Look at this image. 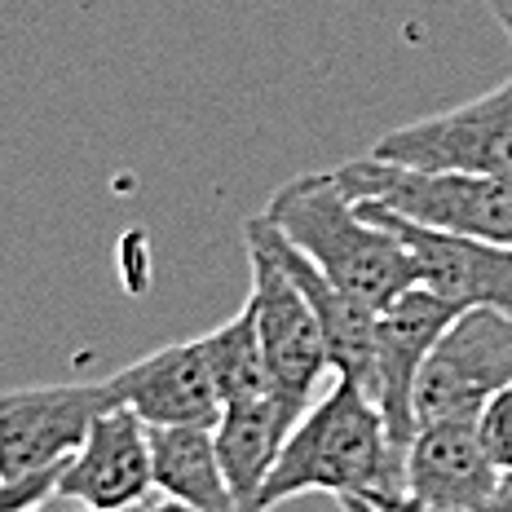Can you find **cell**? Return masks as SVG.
<instances>
[{
  "mask_svg": "<svg viewBox=\"0 0 512 512\" xmlns=\"http://www.w3.org/2000/svg\"><path fill=\"white\" fill-rule=\"evenodd\" d=\"M296 495H354L380 512H424L407 495V451L393 446L380 407L349 380H336L287 433L261 508Z\"/></svg>",
  "mask_w": 512,
  "mask_h": 512,
  "instance_id": "cell-1",
  "label": "cell"
},
{
  "mask_svg": "<svg viewBox=\"0 0 512 512\" xmlns=\"http://www.w3.org/2000/svg\"><path fill=\"white\" fill-rule=\"evenodd\" d=\"M292 248H301L340 292L358 296L367 309H389L415 287V265L402 239L340 186L336 173H305L279 186L265 204Z\"/></svg>",
  "mask_w": 512,
  "mask_h": 512,
  "instance_id": "cell-2",
  "label": "cell"
},
{
  "mask_svg": "<svg viewBox=\"0 0 512 512\" xmlns=\"http://www.w3.org/2000/svg\"><path fill=\"white\" fill-rule=\"evenodd\" d=\"M336 177L354 199L393 212L411 226L512 248V181L473 173H424V168L384 164L376 155L340 164Z\"/></svg>",
  "mask_w": 512,
  "mask_h": 512,
  "instance_id": "cell-3",
  "label": "cell"
},
{
  "mask_svg": "<svg viewBox=\"0 0 512 512\" xmlns=\"http://www.w3.org/2000/svg\"><path fill=\"white\" fill-rule=\"evenodd\" d=\"M248 243V265H252V292L248 305L256 314V332H261V354L270 371V398L279 407L287 433L301 424V415L318 402V384L332 376V354L318 332V318L301 287L287 279L274 248L265 243L256 217L243 226Z\"/></svg>",
  "mask_w": 512,
  "mask_h": 512,
  "instance_id": "cell-4",
  "label": "cell"
},
{
  "mask_svg": "<svg viewBox=\"0 0 512 512\" xmlns=\"http://www.w3.org/2000/svg\"><path fill=\"white\" fill-rule=\"evenodd\" d=\"M367 155L384 159V164L424 168V173H473L512 181V76L473 102L389 128L371 142Z\"/></svg>",
  "mask_w": 512,
  "mask_h": 512,
  "instance_id": "cell-5",
  "label": "cell"
},
{
  "mask_svg": "<svg viewBox=\"0 0 512 512\" xmlns=\"http://www.w3.org/2000/svg\"><path fill=\"white\" fill-rule=\"evenodd\" d=\"M512 384V318L499 309H464L442 332L415 380V429L473 420Z\"/></svg>",
  "mask_w": 512,
  "mask_h": 512,
  "instance_id": "cell-6",
  "label": "cell"
},
{
  "mask_svg": "<svg viewBox=\"0 0 512 512\" xmlns=\"http://www.w3.org/2000/svg\"><path fill=\"white\" fill-rule=\"evenodd\" d=\"M115 407L106 380L27 384L0 393V482L62 468L84 446L98 415Z\"/></svg>",
  "mask_w": 512,
  "mask_h": 512,
  "instance_id": "cell-7",
  "label": "cell"
},
{
  "mask_svg": "<svg viewBox=\"0 0 512 512\" xmlns=\"http://www.w3.org/2000/svg\"><path fill=\"white\" fill-rule=\"evenodd\" d=\"M362 204V199H358ZM367 217L389 226L402 239L411 265H415V287L442 296L455 309H499L512 318V248L508 243H486V239H460V234L424 230L411 221L393 217L376 204H362Z\"/></svg>",
  "mask_w": 512,
  "mask_h": 512,
  "instance_id": "cell-8",
  "label": "cell"
},
{
  "mask_svg": "<svg viewBox=\"0 0 512 512\" xmlns=\"http://www.w3.org/2000/svg\"><path fill=\"white\" fill-rule=\"evenodd\" d=\"M455 314L464 309L424 287L402 292L389 309L376 314V407L398 451H407L415 437V380L424 371V358L455 323Z\"/></svg>",
  "mask_w": 512,
  "mask_h": 512,
  "instance_id": "cell-9",
  "label": "cell"
},
{
  "mask_svg": "<svg viewBox=\"0 0 512 512\" xmlns=\"http://www.w3.org/2000/svg\"><path fill=\"white\" fill-rule=\"evenodd\" d=\"M151 495V429L128 407H111L98 415L80 451L62 464L58 499H71L93 512H128Z\"/></svg>",
  "mask_w": 512,
  "mask_h": 512,
  "instance_id": "cell-10",
  "label": "cell"
},
{
  "mask_svg": "<svg viewBox=\"0 0 512 512\" xmlns=\"http://www.w3.org/2000/svg\"><path fill=\"white\" fill-rule=\"evenodd\" d=\"M115 407H128L146 429H212L221 398L199 340H177L106 376Z\"/></svg>",
  "mask_w": 512,
  "mask_h": 512,
  "instance_id": "cell-11",
  "label": "cell"
},
{
  "mask_svg": "<svg viewBox=\"0 0 512 512\" xmlns=\"http://www.w3.org/2000/svg\"><path fill=\"white\" fill-rule=\"evenodd\" d=\"M256 226H261L265 243L279 256L287 279L301 287V296L309 301V309H314L318 332H323L327 354H332V376L358 384V389L376 402V309H367L358 296L340 292L301 248H292V243L283 239L279 226H274L265 212L256 217Z\"/></svg>",
  "mask_w": 512,
  "mask_h": 512,
  "instance_id": "cell-12",
  "label": "cell"
},
{
  "mask_svg": "<svg viewBox=\"0 0 512 512\" xmlns=\"http://www.w3.org/2000/svg\"><path fill=\"white\" fill-rule=\"evenodd\" d=\"M499 468L490 464L473 420L415 429L407 446V495L424 512H482Z\"/></svg>",
  "mask_w": 512,
  "mask_h": 512,
  "instance_id": "cell-13",
  "label": "cell"
},
{
  "mask_svg": "<svg viewBox=\"0 0 512 512\" xmlns=\"http://www.w3.org/2000/svg\"><path fill=\"white\" fill-rule=\"evenodd\" d=\"M212 437H217L221 473H226L234 512H265L261 508L265 482H270L274 460H279L287 442V424L279 407H274V398L226 407L221 420L212 424Z\"/></svg>",
  "mask_w": 512,
  "mask_h": 512,
  "instance_id": "cell-14",
  "label": "cell"
},
{
  "mask_svg": "<svg viewBox=\"0 0 512 512\" xmlns=\"http://www.w3.org/2000/svg\"><path fill=\"white\" fill-rule=\"evenodd\" d=\"M151 473L164 499L208 512H234L212 429H151Z\"/></svg>",
  "mask_w": 512,
  "mask_h": 512,
  "instance_id": "cell-15",
  "label": "cell"
},
{
  "mask_svg": "<svg viewBox=\"0 0 512 512\" xmlns=\"http://www.w3.org/2000/svg\"><path fill=\"white\" fill-rule=\"evenodd\" d=\"M199 349H204V358H208L221 411L270 398V371H265L261 332H256V314L248 301H243V309L234 318L212 327L208 336H199Z\"/></svg>",
  "mask_w": 512,
  "mask_h": 512,
  "instance_id": "cell-16",
  "label": "cell"
},
{
  "mask_svg": "<svg viewBox=\"0 0 512 512\" xmlns=\"http://www.w3.org/2000/svg\"><path fill=\"white\" fill-rule=\"evenodd\" d=\"M477 437H482L490 464H495L499 473H512V384L499 389L482 407V415H477Z\"/></svg>",
  "mask_w": 512,
  "mask_h": 512,
  "instance_id": "cell-17",
  "label": "cell"
},
{
  "mask_svg": "<svg viewBox=\"0 0 512 512\" xmlns=\"http://www.w3.org/2000/svg\"><path fill=\"white\" fill-rule=\"evenodd\" d=\"M58 477H62V468H45V473L0 482V512H27V508L49 504L58 495Z\"/></svg>",
  "mask_w": 512,
  "mask_h": 512,
  "instance_id": "cell-18",
  "label": "cell"
},
{
  "mask_svg": "<svg viewBox=\"0 0 512 512\" xmlns=\"http://www.w3.org/2000/svg\"><path fill=\"white\" fill-rule=\"evenodd\" d=\"M482 512H512V473H499V482H495V490H490Z\"/></svg>",
  "mask_w": 512,
  "mask_h": 512,
  "instance_id": "cell-19",
  "label": "cell"
},
{
  "mask_svg": "<svg viewBox=\"0 0 512 512\" xmlns=\"http://www.w3.org/2000/svg\"><path fill=\"white\" fill-rule=\"evenodd\" d=\"M486 9L495 14V23L508 31V40H512V0H486Z\"/></svg>",
  "mask_w": 512,
  "mask_h": 512,
  "instance_id": "cell-20",
  "label": "cell"
},
{
  "mask_svg": "<svg viewBox=\"0 0 512 512\" xmlns=\"http://www.w3.org/2000/svg\"><path fill=\"white\" fill-rule=\"evenodd\" d=\"M336 504H340V512H380L376 504H367V499H354V495H349V499H336Z\"/></svg>",
  "mask_w": 512,
  "mask_h": 512,
  "instance_id": "cell-21",
  "label": "cell"
},
{
  "mask_svg": "<svg viewBox=\"0 0 512 512\" xmlns=\"http://www.w3.org/2000/svg\"><path fill=\"white\" fill-rule=\"evenodd\" d=\"M151 512H208V508H195V504H177V499H159Z\"/></svg>",
  "mask_w": 512,
  "mask_h": 512,
  "instance_id": "cell-22",
  "label": "cell"
},
{
  "mask_svg": "<svg viewBox=\"0 0 512 512\" xmlns=\"http://www.w3.org/2000/svg\"><path fill=\"white\" fill-rule=\"evenodd\" d=\"M76 512H93V508H76Z\"/></svg>",
  "mask_w": 512,
  "mask_h": 512,
  "instance_id": "cell-23",
  "label": "cell"
},
{
  "mask_svg": "<svg viewBox=\"0 0 512 512\" xmlns=\"http://www.w3.org/2000/svg\"><path fill=\"white\" fill-rule=\"evenodd\" d=\"M27 512H40V508H27Z\"/></svg>",
  "mask_w": 512,
  "mask_h": 512,
  "instance_id": "cell-24",
  "label": "cell"
}]
</instances>
